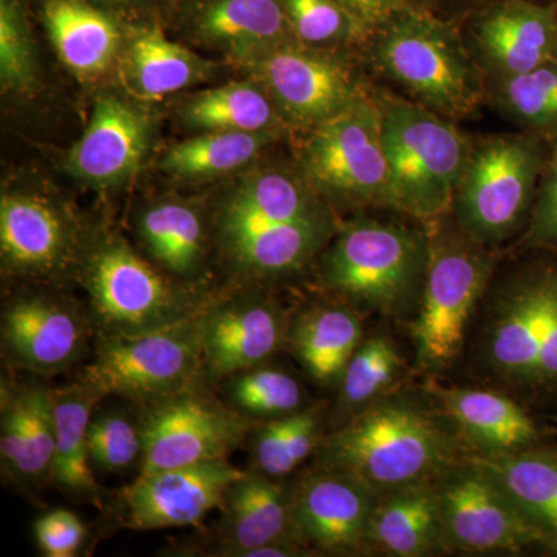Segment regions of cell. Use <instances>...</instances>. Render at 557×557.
Segmentation results:
<instances>
[{
  "label": "cell",
  "mask_w": 557,
  "mask_h": 557,
  "mask_svg": "<svg viewBox=\"0 0 557 557\" xmlns=\"http://www.w3.org/2000/svg\"><path fill=\"white\" fill-rule=\"evenodd\" d=\"M458 445L434 412L405 397L376 399L319 448L335 468L376 494L437 480L457 463Z\"/></svg>",
  "instance_id": "6da1fadb"
},
{
  "label": "cell",
  "mask_w": 557,
  "mask_h": 557,
  "mask_svg": "<svg viewBox=\"0 0 557 557\" xmlns=\"http://www.w3.org/2000/svg\"><path fill=\"white\" fill-rule=\"evenodd\" d=\"M372 64L410 100L448 120L474 113L483 97L479 69L453 25L426 9L399 13L372 33Z\"/></svg>",
  "instance_id": "7a4b0ae2"
},
{
  "label": "cell",
  "mask_w": 557,
  "mask_h": 557,
  "mask_svg": "<svg viewBox=\"0 0 557 557\" xmlns=\"http://www.w3.org/2000/svg\"><path fill=\"white\" fill-rule=\"evenodd\" d=\"M391 175V208L432 223L453 209L472 145L453 120L412 100L376 95Z\"/></svg>",
  "instance_id": "3957f363"
},
{
  "label": "cell",
  "mask_w": 557,
  "mask_h": 557,
  "mask_svg": "<svg viewBox=\"0 0 557 557\" xmlns=\"http://www.w3.org/2000/svg\"><path fill=\"white\" fill-rule=\"evenodd\" d=\"M429 262V234L399 223H347L325 251L321 277L341 298L381 314L420 302Z\"/></svg>",
  "instance_id": "277c9868"
},
{
  "label": "cell",
  "mask_w": 557,
  "mask_h": 557,
  "mask_svg": "<svg viewBox=\"0 0 557 557\" xmlns=\"http://www.w3.org/2000/svg\"><path fill=\"white\" fill-rule=\"evenodd\" d=\"M542 172L541 148L528 135H491L472 145L450 209L457 225L485 247L509 239L533 208Z\"/></svg>",
  "instance_id": "5b68a950"
},
{
  "label": "cell",
  "mask_w": 557,
  "mask_h": 557,
  "mask_svg": "<svg viewBox=\"0 0 557 557\" xmlns=\"http://www.w3.org/2000/svg\"><path fill=\"white\" fill-rule=\"evenodd\" d=\"M429 236V262L418 317L412 325L418 361L443 369L460 355L469 321L485 293L493 262L485 245L472 240L456 223Z\"/></svg>",
  "instance_id": "8992f818"
},
{
  "label": "cell",
  "mask_w": 557,
  "mask_h": 557,
  "mask_svg": "<svg viewBox=\"0 0 557 557\" xmlns=\"http://www.w3.org/2000/svg\"><path fill=\"white\" fill-rule=\"evenodd\" d=\"M304 177L329 199L391 208V175L379 100L362 94L311 129L300 152Z\"/></svg>",
  "instance_id": "52a82bcc"
},
{
  "label": "cell",
  "mask_w": 557,
  "mask_h": 557,
  "mask_svg": "<svg viewBox=\"0 0 557 557\" xmlns=\"http://www.w3.org/2000/svg\"><path fill=\"white\" fill-rule=\"evenodd\" d=\"M84 285L101 336L141 335L171 327L207 307L121 242L95 249L87 260Z\"/></svg>",
  "instance_id": "ba28073f"
},
{
  "label": "cell",
  "mask_w": 557,
  "mask_h": 557,
  "mask_svg": "<svg viewBox=\"0 0 557 557\" xmlns=\"http://www.w3.org/2000/svg\"><path fill=\"white\" fill-rule=\"evenodd\" d=\"M203 373L199 314L132 336H101L81 380L102 397L149 403L177 394Z\"/></svg>",
  "instance_id": "9c48e42d"
},
{
  "label": "cell",
  "mask_w": 557,
  "mask_h": 557,
  "mask_svg": "<svg viewBox=\"0 0 557 557\" xmlns=\"http://www.w3.org/2000/svg\"><path fill=\"white\" fill-rule=\"evenodd\" d=\"M251 424V418L196 381L146 405L138 421L141 474L228 458L247 438Z\"/></svg>",
  "instance_id": "30bf717a"
},
{
  "label": "cell",
  "mask_w": 557,
  "mask_h": 557,
  "mask_svg": "<svg viewBox=\"0 0 557 557\" xmlns=\"http://www.w3.org/2000/svg\"><path fill=\"white\" fill-rule=\"evenodd\" d=\"M435 487L445 547L518 553L545 544L544 534L474 458L457 461L435 480Z\"/></svg>",
  "instance_id": "8fae6325"
},
{
  "label": "cell",
  "mask_w": 557,
  "mask_h": 557,
  "mask_svg": "<svg viewBox=\"0 0 557 557\" xmlns=\"http://www.w3.org/2000/svg\"><path fill=\"white\" fill-rule=\"evenodd\" d=\"M319 50L292 40L249 65L285 124L313 129L364 94L346 62Z\"/></svg>",
  "instance_id": "7c38bea8"
},
{
  "label": "cell",
  "mask_w": 557,
  "mask_h": 557,
  "mask_svg": "<svg viewBox=\"0 0 557 557\" xmlns=\"http://www.w3.org/2000/svg\"><path fill=\"white\" fill-rule=\"evenodd\" d=\"M245 471L228 458L141 474L116 497L121 527L135 531L193 527L220 509Z\"/></svg>",
  "instance_id": "4fadbf2b"
},
{
  "label": "cell",
  "mask_w": 557,
  "mask_h": 557,
  "mask_svg": "<svg viewBox=\"0 0 557 557\" xmlns=\"http://www.w3.org/2000/svg\"><path fill=\"white\" fill-rule=\"evenodd\" d=\"M379 496L347 472L318 465L292 490L296 534L307 547L325 555L364 552Z\"/></svg>",
  "instance_id": "5bb4252c"
},
{
  "label": "cell",
  "mask_w": 557,
  "mask_h": 557,
  "mask_svg": "<svg viewBox=\"0 0 557 557\" xmlns=\"http://www.w3.org/2000/svg\"><path fill=\"white\" fill-rule=\"evenodd\" d=\"M89 336V318L65 300L28 295L3 309V357L13 368L35 375H58L75 366Z\"/></svg>",
  "instance_id": "9a60e30c"
},
{
  "label": "cell",
  "mask_w": 557,
  "mask_h": 557,
  "mask_svg": "<svg viewBox=\"0 0 557 557\" xmlns=\"http://www.w3.org/2000/svg\"><path fill=\"white\" fill-rule=\"evenodd\" d=\"M199 324L203 373L211 380L262 366L288 339L287 317L262 296L209 304L199 313Z\"/></svg>",
  "instance_id": "2e32d148"
},
{
  "label": "cell",
  "mask_w": 557,
  "mask_h": 557,
  "mask_svg": "<svg viewBox=\"0 0 557 557\" xmlns=\"http://www.w3.org/2000/svg\"><path fill=\"white\" fill-rule=\"evenodd\" d=\"M557 293V269L537 271L505 289L487 330L486 355L498 375L534 384Z\"/></svg>",
  "instance_id": "e0dca14e"
},
{
  "label": "cell",
  "mask_w": 557,
  "mask_h": 557,
  "mask_svg": "<svg viewBox=\"0 0 557 557\" xmlns=\"http://www.w3.org/2000/svg\"><path fill=\"white\" fill-rule=\"evenodd\" d=\"M185 20L199 42L247 67L296 40L282 0H188Z\"/></svg>",
  "instance_id": "ac0fdd59"
},
{
  "label": "cell",
  "mask_w": 557,
  "mask_h": 557,
  "mask_svg": "<svg viewBox=\"0 0 557 557\" xmlns=\"http://www.w3.org/2000/svg\"><path fill=\"white\" fill-rule=\"evenodd\" d=\"M75 228L49 200L33 194H5L0 201L3 267L16 274H47L69 265Z\"/></svg>",
  "instance_id": "d6986e66"
},
{
  "label": "cell",
  "mask_w": 557,
  "mask_h": 557,
  "mask_svg": "<svg viewBox=\"0 0 557 557\" xmlns=\"http://www.w3.org/2000/svg\"><path fill=\"white\" fill-rule=\"evenodd\" d=\"M148 135V120L139 110L119 98L102 97L83 137L70 150L67 170L91 186L119 185L137 170Z\"/></svg>",
  "instance_id": "ffe728a7"
},
{
  "label": "cell",
  "mask_w": 557,
  "mask_h": 557,
  "mask_svg": "<svg viewBox=\"0 0 557 557\" xmlns=\"http://www.w3.org/2000/svg\"><path fill=\"white\" fill-rule=\"evenodd\" d=\"M220 509L215 556L249 557L252 549L274 542H300L293 523L292 491L262 472L245 471L231 483Z\"/></svg>",
  "instance_id": "44dd1931"
},
{
  "label": "cell",
  "mask_w": 557,
  "mask_h": 557,
  "mask_svg": "<svg viewBox=\"0 0 557 557\" xmlns=\"http://www.w3.org/2000/svg\"><path fill=\"white\" fill-rule=\"evenodd\" d=\"M0 450L10 474L28 485L53 482L57 420L53 391L14 386L2 392Z\"/></svg>",
  "instance_id": "7402d4cb"
},
{
  "label": "cell",
  "mask_w": 557,
  "mask_h": 557,
  "mask_svg": "<svg viewBox=\"0 0 557 557\" xmlns=\"http://www.w3.org/2000/svg\"><path fill=\"white\" fill-rule=\"evenodd\" d=\"M557 24L552 10L507 0L478 27L483 61L497 78L520 75L556 58Z\"/></svg>",
  "instance_id": "603a6c76"
},
{
  "label": "cell",
  "mask_w": 557,
  "mask_h": 557,
  "mask_svg": "<svg viewBox=\"0 0 557 557\" xmlns=\"http://www.w3.org/2000/svg\"><path fill=\"white\" fill-rule=\"evenodd\" d=\"M230 252L251 276L292 273L306 265L332 236L329 215L298 222H222Z\"/></svg>",
  "instance_id": "cb8c5ba5"
},
{
  "label": "cell",
  "mask_w": 557,
  "mask_h": 557,
  "mask_svg": "<svg viewBox=\"0 0 557 557\" xmlns=\"http://www.w3.org/2000/svg\"><path fill=\"white\" fill-rule=\"evenodd\" d=\"M429 391L479 454H507L536 445L539 432L530 416L511 398L485 388L442 387Z\"/></svg>",
  "instance_id": "d4e9b609"
},
{
  "label": "cell",
  "mask_w": 557,
  "mask_h": 557,
  "mask_svg": "<svg viewBox=\"0 0 557 557\" xmlns=\"http://www.w3.org/2000/svg\"><path fill=\"white\" fill-rule=\"evenodd\" d=\"M435 480L380 494L369 525V547L388 556L421 557L442 548Z\"/></svg>",
  "instance_id": "484cf974"
},
{
  "label": "cell",
  "mask_w": 557,
  "mask_h": 557,
  "mask_svg": "<svg viewBox=\"0 0 557 557\" xmlns=\"http://www.w3.org/2000/svg\"><path fill=\"white\" fill-rule=\"evenodd\" d=\"M46 24L61 61L81 78L106 72L120 46L115 22L84 0H49Z\"/></svg>",
  "instance_id": "4316f807"
},
{
  "label": "cell",
  "mask_w": 557,
  "mask_h": 557,
  "mask_svg": "<svg viewBox=\"0 0 557 557\" xmlns=\"http://www.w3.org/2000/svg\"><path fill=\"white\" fill-rule=\"evenodd\" d=\"M475 461L490 472L520 511L545 536L557 539V456L522 449L507 454H475Z\"/></svg>",
  "instance_id": "83f0119b"
},
{
  "label": "cell",
  "mask_w": 557,
  "mask_h": 557,
  "mask_svg": "<svg viewBox=\"0 0 557 557\" xmlns=\"http://www.w3.org/2000/svg\"><path fill=\"white\" fill-rule=\"evenodd\" d=\"M102 398L100 392L83 380L53 391L57 420L53 482L65 493L90 500H97L102 493L94 478L89 456L91 410Z\"/></svg>",
  "instance_id": "f1b7e54d"
},
{
  "label": "cell",
  "mask_w": 557,
  "mask_h": 557,
  "mask_svg": "<svg viewBox=\"0 0 557 557\" xmlns=\"http://www.w3.org/2000/svg\"><path fill=\"white\" fill-rule=\"evenodd\" d=\"M208 69L207 61L168 39L160 27H148L127 46L123 79L137 97L160 100L205 79Z\"/></svg>",
  "instance_id": "f546056e"
},
{
  "label": "cell",
  "mask_w": 557,
  "mask_h": 557,
  "mask_svg": "<svg viewBox=\"0 0 557 557\" xmlns=\"http://www.w3.org/2000/svg\"><path fill=\"white\" fill-rule=\"evenodd\" d=\"M361 341L362 325L354 309L319 306L307 310L289 327L287 343L314 380L335 384Z\"/></svg>",
  "instance_id": "4dcf8cb0"
},
{
  "label": "cell",
  "mask_w": 557,
  "mask_h": 557,
  "mask_svg": "<svg viewBox=\"0 0 557 557\" xmlns=\"http://www.w3.org/2000/svg\"><path fill=\"white\" fill-rule=\"evenodd\" d=\"M329 215L318 203L309 182L281 171H265L240 183L222 222L281 223Z\"/></svg>",
  "instance_id": "1f68e13d"
},
{
  "label": "cell",
  "mask_w": 557,
  "mask_h": 557,
  "mask_svg": "<svg viewBox=\"0 0 557 557\" xmlns=\"http://www.w3.org/2000/svg\"><path fill=\"white\" fill-rule=\"evenodd\" d=\"M143 245L164 270L193 277L205 255V225L199 211L182 201H161L139 215Z\"/></svg>",
  "instance_id": "d6a6232c"
},
{
  "label": "cell",
  "mask_w": 557,
  "mask_h": 557,
  "mask_svg": "<svg viewBox=\"0 0 557 557\" xmlns=\"http://www.w3.org/2000/svg\"><path fill=\"white\" fill-rule=\"evenodd\" d=\"M183 119L203 132H276L285 124L259 83H228L194 95Z\"/></svg>",
  "instance_id": "836d02e7"
},
{
  "label": "cell",
  "mask_w": 557,
  "mask_h": 557,
  "mask_svg": "<svg viewBox=\"0 0 557 557\" xmlns=\"http://www.w3.org/2000/svg\"><path fill=\"white\" fill-rule=\"evenodd\" d=\"M274 138L276 132H203L168 150L160 168L175 177H214L240 170Z\"/></svg>",
  "instance_id": "e575fe53"
},
{
  "label": "cell",
  "mask_w": 557,
  "mask_h": 557,
  "mask_svg": "<svg viewBox=\"0 0 557 557\" xmlns=\"http://www.w3.org/2000/svg\"><path fill=\"white\" fill-rule=\"evenodd\" d=\"M226 391L231 406L249 418L269 421L302 410V387L284 370H242L226 379Z\"/></svg>",
  "instance_id": "d590c367"
},
{
  "label": "cell",
  "mask_w": 557,
  "mask_h": 557,
  "mask_svg": "<svg viewBox=\"0 0 557 557\" xmlns=\"http://www.w3.org/2000/svg\"><path fill=\"white\" fill-rule=\"evenodd\" d=\"M405 368L397 346L384 336L361 341L341 376L339 399L348 409H364L383 398Z\"/></svg>",
  "instance_id": "8d00e7d4"
},
{
  "label": "cell",
  "mask_w": 557,
  "mask_h": 557,
  "mask_svg": "<svg viewBox=\"0 0 557 557\" xmlns=\"http://www.w3.org/2000/svg\"><path fill=\"white\" fill-rule=\"evenodd\" d=\"M496 102L523 126L557 129V58L530 72L497 78Z\"/></svg>",
  "instance_id": "74e56055"
},
{
  "label": "cell",
  "mask_w": 557,
  "mask_h": 557,
  "mask_svg": "<svg viewBox=\"0 0 557 557\" xmlns=\"http://www.w3.org/2000/svg\"><path fill=\"white\" fill-rule=\"evenodd\" d=\"M293 36L313 49L369 40L372 30L338 0H282Z\"/></svg>",
  "instance_id": "f35d334b"
},
{
  "label": "cell",
  "mask_w": 557,
  "mask_h": 557,
  "mask_svg": "<svg viewBox=\"0 0 557 557\" xmlns=\"http://www.w3.org/2000/svg\"><path fill=\"white\" fill-rule=\"evenodd\" d=\"M0 81L3 90L28 91L36 83L30 35L17 0L0 2Z\"/></svg>",
  "instance_id": "ab89813d"
},
{
  "label": "cell",
  "mask_w": 557,
  "mask_h": 557,
  "mask_svg": "<svg viewBox=\"0 0 557 557\" xmlns=\"http://www.w3.org/2000/svg\"><path fill=\"white\" fill-rule=\"evenodd\" d=\"M143 442L138 423L121 412L91 417L89 456L91 465L101 471L121 472L141 457Z\"/></svg>",
  "instance_id": "60d3db41"
},
{
  "label": "cell",
  "mask_w": 557,
  "mask_h": 557,
  "mask_svg": "<svg viewBox=\"0 0 557 557\" xmlns=\"http://www.w3.org/2000/svg\"><path fill=\"white\" fill-rule=\"evenodd\" d=\"M33 533L44 555L72 557L83 547L87 528L75 512L60 508L40 516Z\"/></svg>",
  "instance_id": "b9f144b4"
},
{
  "label": "cell",
  "mask_w": 557,
  "mask_h": 557,
  "mask_svg": "<svg viewBox=\"0 0 557 557\" xmlns=\"http://www.w3.org/2000/svg\"><path fill=\"white\" fill-rule=\"evenodd\" d=\"M523 244L527 247H557V148L545 168Z\"/></svg>",
  "instance_id": "7bdbcfd3"
},
{
  "label": "cell",
  "mask_w": 557,
  "mask_h": 557,
  "mask_svg": "<svg viewBox=\"0 0 557 557\" xmlns=\"http://www.w3.org/2000/svg\"><path fill=\"white\" fill-rule=\"evenodd\" d=\"M338 2L362 24L368 25L372 32L399 13L426 9L424 0H338Z\"/></svg>",
  "instance_id": "ee69618b"
},
{
  "label": "cell",
  "mask_w": 557,
  "mask_h": 557,
  "mask_svg": "<svg viewBox=\"0 0 557 557\" xmlns=\"http://www.w3.org/2000/svg\"><path fill=\"white\" fill-rule=\"evenodd\" d=\"M534 384H557V293L547 338L539 355Z\"/></svg>",
  "instance_id": "f6af8a7d"
},
{
  "label": "cell",
  "mask_w": 557,
  "mask_h": 557,
  "mask_svg": "<svg viewBox=\"0 0 557 557\" xmlns=\"http://www.w3.org/2000/svg\"><path fill=\"white\" fill-rule=\"evenodd\" d=\"M545 547H547L553 555L557 556V539L556 541H549Z\"/></svg>",
  "instance_id": "bcb514c9"
},
{
  "label": "cell",
  "mask_w": 557,
  "mask_h": 557,
  "mask_svg": "<svg viewBox=\"0 0 557 557\" xmlns=\"http://www.w3.org/2000/svg\"><path fill=\"white\" fill-rule=\"evenodd\" d=\"M100 2H109V3H127V2H132V0H100Z\"/></svg>",
  "instance_id": "7dc6e473"
},
{
  "label": "cell",
  "mask_w": 557,
  "mask_h": 557,
  "mask_svg": "<svg viewBox=\"0 0 557 557\" xmlns=\"http://www.w3.org/2000/svg\"><path fill=\"white\" fill-rule=\"evenodd\" d=\"M556 58H557V42H556Z\"/></svg>",
  "instance_id": "c3c4849f"
}]
</instances>
